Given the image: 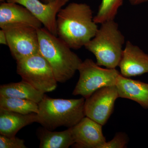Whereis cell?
Instances as JSON below:
<instances>
[{"label": "cell", "instance_id": "cell-11", "mask_svg": "<svg viewBox=\"0 0 148 148\" xmlns=\"http://www.w3.org/2000/svg\"><path fill=\"white\" fill-rule=\"evenodd\" d=\"M118 66L121 74L126 77L148 73V54L128 41L123 49Z\"/></svg>", "mask_w": 148, "mask_h": 148}, {"label": "cell", "instance_id": "cell-9", "mask_svg": "<svg viewBox=\"0 0 148 148\" xmlns=\"http://www.w3.org/2000/svg\"><path fill=\"white\" fill-rule=\"evenodd\" d=\"M69 1L54 0L48 3L40 0H9L7 2L24 6L41 22L49 32L57 36V14Z\"/></svg>", "mask_w": 148, "mask_h": 148}, {"label": "cell", "instance_id": "cell-16", "mask_svg": "<svg viewBox=\"0 0 148 148\" xmlns=\"http://www.w3.org/2000/svg\"><path fill=\"white\" fill-rule=\"evenodd\" d=\"M72 127L60 132L45 127L38 130L40 148H68L75 143Z\"/></svg>", "mask_w": 148, "mask_h": 148}, {"label": "cell", "instance_id": "cell-6", "mask_svg": "<svg viewBox=\"0 0 148 148\" xmlns=\"http://www.w3.org/2000/svg\"><path fill=\"white\" fill-rule=\"evenodd\" d=\"M16 62V72L22 80L44 93L56 89L58 82L53 70L40 52Z\"/></svg>", "mask_w": 148, "mask_h": 148}, {"label": "cell", "instance_id": "cell-23", "mask_svg": "<svg viewBox=\"0 0 148 148\" xmlns=\"http://www.w3.org/2000/svg\"><path fill=\"white\" fill-rule=\"evenodd\" d=\"M40 1H41L43 3H48L53 1L54 0H40Z\"/></svg>", "mask_w": 148, "mask_h": 148}, {"label": "cell", "instance_id": "cell-20", "mask_svg": "<svg viewBox=\"0 0 148 148\" xmlns=\"http://www.w3.org/2000/svg\"><path fill=\"white\" fill-rule=\"evenodd\" d=\"M128 139L127 135L123 132H118L113 139L106 142L102 148H123L126 147Z\"/></svg>", "mask_w": 148, "mask_h": 148}, {"label": "cell", "instance_id": "cell-1", "mask_svg": "<svg viewBox=\"0 0 148 148\" xmlns=\"http://www.w3.org/2000/svg\"><path fill=\"white\" fill-rule=\"evenodd\" d=\"M90 6L72 3L59 11L57 15V36L72 49H78L95 36L98 28Z\"/></svg>", "mask_w": 148, "mask_h": 148}, {"label": "cell", "instance_id": "cell-21", "mask_svg": "<svg viewBox=\"0 0 148 148\" xmlns=\"http://www.w3.org/2000/svg\"><path fill=\"white\" fill-rule=\"evenodd\" d=\"M0 43L2 45H7V40L5 32L3 29L0 31Z\"/></svg>", "mask_w": 148, "mask_h": 148}, {"label": "cell", "instance_id": "cell-14", "mask_svg": "<svg viewBox=\"0 0 148 148\" xmlns=\"http://www.w3.org/2000/svg\"><path fill=\"white\" fill-rule=\"evenodd\" d=\"M37 114H23L0 109V134L12 137L21 128L37 122Z\"/></svg>", "mask_w": 148, "mask_h": 148}, {"label": "cell", "instance_id": "cell-7", "mask_svg": "<svg viewBox=\"0 0 148 148\" xmlns=\"http://www.w3.org/2000/svg\"><path fill=\"white\" fill-rule=\"evenodd\" d=\"M5 32L7 45L16 61L39 53L37 29L23 24L9 25L2 29Z\"/></svg>", "mask_w": 148, "mask_h": 148}, {"label": "cell", "instance_id": "cell-10", "mask_svg": "<svg viewBox=\"0 0 148 148\" xmlns=\"http://www.w3.org/2000/svg\"><path fill=\"white\" fill-rule=\"evenodd\" d=\"M103 125L88 117L85 116L72 127L75 143L73 147L80 148H102L106 138Z\"/></svg>", "mask_w": 148, "mask_h": 148}, {"label": "cell", "instance_id": "cell-2", "mask_svg": "<svg viewBox=\"0 0 148 148\" xmlns=\"http://www.w3.org/2000/svg\"><path fill=\"white\" fill-rule=\"evenodd\" d=\"M39 52L51 67L58 82L72 78L82 61L69 46L45 28L37 29Z\"/></svg>", "mask_w": 148, "mask_h": 148}, {"label": "cell", "instance_id": "cell-17", "mask_svg": "<svg viewBox=\"0 0 148 148\" xmlns=\"http://www.w3.org/2000/svg\"><path fill=\"white\" fill-rule=\"evenodd\" d=\"M0 109L18 113L38 114V103L27 99L0 96Z\"/></svg>", "mask_w": 148, "mask_h": 148}, {"label": "cell", "instance_id": "cell-22", "mask_svg": "<svg viewBox=\"0 0 148 148\" xmlns=\"http://www.w3.org/2000/svg\"><path fill=\"white\" fill-rule=\"evenodd\" d=\"M130 3L133 5H138L143 3L148 2V0H128Z\"/></svg>", "mask_w": 148, "mask_h": 148}, {"label": "cell", "instance_id": "cell-5", "mask_svg": "<svg viewBox=\"0 0 148 148\" xmlns=\"http://www.w3.org/2000/svg\"><path fill=\"white\" fill-rule=\"evenodd\" d=\"M92 59H86L79 67V77L73 95L87 98L98 89L116 85L120 73L116 69H103Z\"/></svg>", "mask_w": 148, "mask_h": 148}, {"label": "cell", "instance_id": "cell-15", "mask_svg": "<svg viewBox=\"0 0 148 148\" xmlns=\"http://www.w3.org/2000/svg\"><path fill=\"white\" fill-rule=\"evenodd\" d=\"M45 93L37 90L29 83L22 80L19 82L1 85L0 96L27 99L39 103Z\"/></svg>", "mask_w": 148, "mask_h": 148}, {"label": "cell", "instance_id": "cell-24", "mask_svg": "<svg viewBox=\"0 0 148 148\" xmlns=\"http://www.w3.org/2000/svg\"><path fill=\"white\" fill-rule=\"evenodd\" d=\"M9 1V0H0V1H1V2L3 3V2H5V1Z\"/></svg>", "mask_w": 148, "mask_h": 148}, {"label": "cell", "instance_id": "cell-12", "mask_svg": "<svg viewBox=\"0 0 148 148\" xmlns=\"http://www.w3.org/2000/svg\"><path fill=\"white\" fill-rule=\"evenodd\" d=\"M29 25L38 29L42 24L24 6L15 3L3 2L0 5V27L9 25Z\"/></svg>", "mask_w": 148, "mask_h": 148}, {"label": "cell", "instance_id": "cell-8", "mask_svg": "<svg viewBox=\"0 0 148 148\" xmlns=\"http://www.w3.org/2000/svg\"><path fill=\"white\" fill-rule=\"evenodd\" d=\"M119 98L116 85L106 86L98 89L85 99L86 116L104 125L113 111L115 102Z\"/></svg>", "mask_w": 148, "mask_h": 148}, {"label": "cell", "instance_id": "cell-4", "mask_svg": "<svg viewBox=\"0 0 148 148\" xmlns=\"http://www.w3.org/2000/svg\"><path fill=\"white\" fill-rule=\"evenodd\" d=\"M101 24L95 36L84 47L94 54L98 66L116 69L122 55L125 37L114 20Z\"/></svg>", "mask_w": 148, "mask_h": 148}, {"label": "cell", "instance_id": "cell-13", "mask_svg": "<svg viewBox=\"0 0 148 148\" xmlns=\"http://www.w3.org/2000/svg\"><path fill=\"white\" fill-rule=\"evenodd\" d=\"M119 98L137 102L148 109V84L126 77L120 74L116 84Z\"/></svg>", "mask_w": 148, "mask_h": 148}, {"label": "cell", "instance_id": "cell-18", "mask_svg": "<svg viewBox=\"0 0 148 148\" xmlns=\"http://www.w3.org/2000/svg\"><path fill=\"white\" fill-rule=\"evenodd\" d=\"M123 0H102L97 14L93 18L97 24L114 20Z\"/></svg>", "mask_w": 148, "mask_h": 148}, {"label": "cell", "instance_id": "cell-19", "mask_svg": "<svg viewBox=\"0 0 148 148\" xmlns=\"http://www.w3.org/2000/svg\"><path fill=\"white\" fill-rule=\"evenodd\" d=\"M24 140L14 136L0 135V148H26Z\"/></svg>", "mask_w": 148, "mask_h": 148}, {"label": "cell", "instance_id": "cell-3", "mask_svg": "<svg viewBox=\"0 0 148 148\" xmlns=\"http://www.w3.org/2000/svg\"><path fill=\"white\" fill-rule=\"evenodd\" d=\"M85 99L53 98L45 94L38 103L37 122L50 130L61 126L73 127L86 116Z\"/></svg>", "mask_w": 148, "mask_h": 148}]
</instances>
